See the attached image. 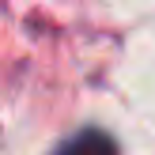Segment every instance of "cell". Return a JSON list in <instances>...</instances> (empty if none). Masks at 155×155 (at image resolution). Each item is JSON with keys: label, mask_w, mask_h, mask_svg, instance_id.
Here are the masks:
<instances>
[{"label": "cell", "mask_w": 155, "mask_h": 155, "mask_svg": "<svg viewBox=\"0 0 155 155\" xmlns=\"http://www.w3.org/2000/svg\"><path fill=\"white\" fill-rule=\"evenodd\" d=\"M53 155H117V140H114L106 129L87 125V129H80V133H72L68 140H61Z\"/></svg>", "instance_id": "1"}]
</instances>
